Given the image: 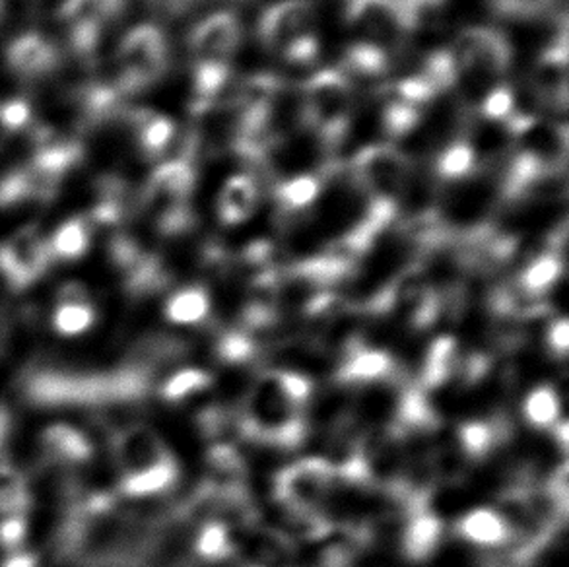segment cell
Masks as SVG:
<instances>
[{"label": "cell", "mask_w": 569, "mask_h": 567, "mask_svg": "<svg viewBox=\"0 0 569 567\" xmlns=\"http://www.w3.org/2000/svg\"><path fill=\"white\" fill-rule=\"evenodd\" d=\"M339 483L332 460L309 457L282 468L274 478V498L288 515L325 514Z\"/></svg>", "instance_id": "obj_3"}, {"label": "cell", "mask_w": 569, "mask_h": 567, "mask_svg": "<svg viewBox=\"0 0 569 567\" xmlns=\"http://www.w3.org/2000/svg\"><path fill=\"white\" fill-rule=\"evenodd\" d=\"M395 376L397 361L391 354L355 342L340 364L337 381L342 385L383 384Z\"/></svg>", "instance_id": "obj_4"}, {"label": "cell", "mask_w": 569, "mask_h": 567, "mask_svg": "<svg viewBox=\"0 0 569 567\" xmlns=\"http://www.w3.org/2000/svg\"><path fill=\"white\" fill-rule=\"evenodd\" d=\"M443 543V523L431 514L428 506L407 511V525L402 530V554L410 561L430 560Z\"/></svg>", "instance_id": "obj_5"}, {"label": "cell", "mask_w": 569, "mask_h": 567, "mask_svg": "<svg viewBox=\"0 0 569 567\" xmlns=\"http://www.w3.org/2000/svg\"><path fill=\"white\" fill-rule=\"evenodd\" d=\"M523 415L532 428H555L562 420V402L556 389L550 385H542L529 392V397L525 399Z\"/></svg>", "instance_id": "obj_11"}, {"label": "cell", "mask_w": 569, "mask_h": 567, "mask_svg": "<svg viewBox=\"0 0 569 567\" xmlns=\"http://www.w3.org/2000/svg\"><path fill=\"white\" fill-rule=\"evenodd\" d=\"M210 384H212V376L204 369H181L163 381L160 387V397L170 402H179L194 392L204 391Z\"/></svg>", "instance_id": "obj_14"}, {"label": "cell", "mask_w": 569, "mask_h": 567, "mask_svg": "<svg viewBox=\"0 0 569 567\" xmlns=\"http://www.w3.org/2000/svg\"><path fill=\"white\" fill-rule=\"evenodd\" d=\"M26 537V519L23 515H8L0 521V545L8 550H18Z\"/></svg>", "instance_id": "obj_16"}, {"label": "cell", "mask_w": 569, "mask_h": 567, "mask_svg": "<svg viewBox=\"0 0 569 567\" xmlns=\"http://www.w3.org/2000/svg\"><path fill=\"white\" fill-rule=\"evenodd\" d=\"M313 391L311 379L298 371L270 369L254 379L236 426L251 444L296 449L306 441V405Z\"/></svg>", "instance_id": "obj_1"}, {"label": "cell", "mask_w": 569, "mask_h": 567, "mask_svg": "<svg viewBox=\"0 0 569 567\" xmlns=\"http://www.w3.org/2000/svg\"><path fill=\"white\" fill-rule=\"evenodd\" d=\"M459 364H461V350L457 340L451 337L436 338L423 360L420 389L430 391L449 384L459 374Z\"/></svg>", "instance_id": "obj_9"}, {"label": "cell", "mask_w": 569, "mask_h": 567, "mask_svg": "<svg viewBox=\"0 0 569 567\" xmlns=\"http://www.w3.org/2000/svg\"><path fill=\"white\" fill-rule=\"evenodd\" d=\"M548 348L555 354L556 358H566L569 348V327L566 317H558L547 335Z\"/></svg>", "instance_id": "obj_17"}, {"label": "cell", "mask_w": 569, "mask_h": 567, "mask_svg": "<svg viewBox=\"0 0 569 567\" xmlns=\"http://www.w3.org/2000/svg\"><path fill=\"white\" fill-rule=\"evenodd\" d=\"M2 567H38V561L31 554L14 553Z\"/></svg>", "instance_id": "obj_18"}, {"label": "cell", "mask_w": 569, "mask_h": 567, "mask_svg": "<svg viewBox=\"0 0 569 567\" xmlns=\"http://www.w3.org/2000/svg\"><path fill=\"white\" fill-rule=\"evenodd\" d=\"M241 535L243 530L236 529L228 521L212 519L202 523L194 538V554L210 564L231 560L241 554Z\"/></svg>", "instance_id": "obj_8"}, {"label": "cell", "mask_w": 569, "mask_h": 567, "mask_svg": "<svg viewBox=\"0 0 569 567\" xmlns=\"http://www.w3.org/2000/svg\"><path fill=\"white\" fill-rule=\"evenodd\" d=\"M210 314V298L202 288H187L171 296L166 304V317L176 325H197Z\"/></svg>", "instance_id": "obj_12"}, {"label": "cell", "mask_w": 569, "mask_h": 567, "mask_svg": "<svg viewBox=\"0 0 569 567\" xmlns=\"http://www.w3.org/2000/svg\"><path fill=\"white\" fill-rule=\"evenodd\" d=\"M508 418L493 416L486 420H470L459 426L457 441L461 445V452L465 459L482 460L488 459L500 445L509 439Z\"/></svg>", "instance_id": "obj_7"}, {"label": "cell", "mask_w": 569, "mask_h": 567, "mask_svg": "<svg viewBox=\"0 0 569 567\" xmlns=\"http://www.w3.org/2000/svg\"><path fill=\"white\" fill-rule=\"evenodd\" d=\"M96 311L90 301H59L53 315V327L62 337H78L92 327Z\"/></svg>", "instance_id": "obj_13"}, {"label": "cell", "mask_w": 569, "mask_h": 567, "mask_svg": "<svg viewBox=\"0 0 569 567\" xmlns=\"http://www.w3.org/2000/svg\"><path fill=\"white\" fill-rule=\"evenodd\" d=\"M562 275V265L555 257H547L540 261L532 262L529 269L525 270L523 277L519 280V288L527 291L529 296L542 298L545 291L555 286L556 280Z\"/></svg>", "instance_id": "obj_15"}, {"label": "cell", "mask_w": 569, "mask_h": 567, "mask_svg": "<svg viewBox=\"0 0 569 567\" xmlns=\"http://www.w3.org/2000/svg\"><path fill=\"white\" fill-rule=\"evenodd\" d=\"M116 457L123 470L121 494L147 498L176 486L179 465L162 437L147 426H131L116 437Z\"/></svg>", "instance_id": "obj_2"}, {"label": "cell", "mask_w": 569, "mask_h": 567, "mask_svg": "<svg viewBox=\"0 0 569 567\" xmlns=\"http://www.w3.org/2000/svg\"><path fill=\"white\" fill-rule=\"evenodd\" d=\"M41 445L47 459L54 462H84L92 457V444L80 429L57 424L46 429Z\"/></svg>", "instance_id": "obj_10"}, {"label": "cell", "mask_w": 569, "mask_h": 567, "mask_svg": "<svg viewBox=\"0 0 569 567\" xmlns=\"http://www.w3.org/2000/svg\"><path fill=\"white\" fill-rule=\"evenodd\" d=\"M455 533L470 545L485 548H501L508 545L513 535L508 517L490 507H480L462 515L455 525Z\"/></svg>", "instance_id": "obj_6"}]
</instances>
